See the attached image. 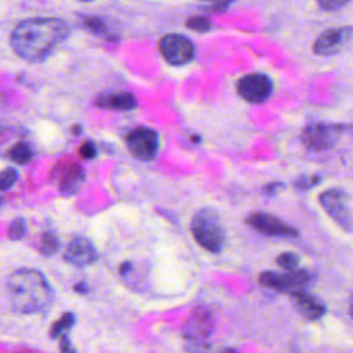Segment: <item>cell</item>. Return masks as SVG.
I'll return each instance as SVG.
<instances>
[{
	"label": "cell",
	"instance_id": "29",
	"mask_svg": "<svg viewBox=\"0 0 353 353\" xmlns=\"http://www.w3.org/2000/svg\"><path fill=\"white\" fill-rule=\"evenodd\" d=\"M59 349H61L62 352H70V350H73V349L70 347V345H69V341H68L66 335H62V338H61V345H59Z\"/></svg>",
	"mask_w": 353,
	"mask_h": 353
},
{
	"label": "cell",
	"instance_id": "25",
	"mask_svg": "<svg viewBox=\"0 0 353 353\" xmlns=\"http://www.w3.org/2000/svg\"><path fill=\"white\" fill-rule=\"evenodd\" d=\"M79 153L83 159L85 160H91L97 156V148L92 142H84L80 148H79Z\"/></svg>",
	"mask_w": 353,
	"mask_h": 353
},
{
	"label": "cell",
	"instance_id": "28",
	"mask_svg": "<svg viewBox=\"0 0 353 353\" xmlns=\"http://www.w3.org/2000/svg\"><path fill=\"white\" fill-rule=\"evenodd\" d=\"M283 188H284V185H283V183L274 182V183H270V185L265 186V192H266L268 194H273L274 192H277L279 189H283Z\"/></svg>",
	"mask_w": 353,
	"mask_h": 353
},
{
	"label": "cell",
	"instance_id": "21",
	"mask_svg": "<svg viewBox=\"0 0 353 353\" xmlns=\"http://www.w3.org/2000/svg\"><path fill=\"white\" fill-rule=\"evenodd\" d=\"M26 232V223L23 221V218H15L12 219V222L10 223L8 228V239L11 240H19L25 236Z\"/></svg>",
	"mask_w": 353,
	"mask_h": 353
},
{
	"label": "cell",
	"instance_id": "18",
	"mask_svg": "<svg viewBox=\"0 0 353 353\" xmlns=\"http://www.w3.org/2000/svg\"><path fill=\"white\" fill-rule=\"evenodd\" d=\"M59 250V239L52 232H44L41 236L40 251L44 255H54Z\"/></svg>",
	"mask_w": 353,
	"mask_h": 353
},
{
	"label": "cell",
	"instance_id": "14",
	"mask_svg": "<svg viewBox=\"0 0 353 353\" xmlns=\"http://www.w3.org/2000/svg\"><path fill=\"white\" fill-rule=\"evenodd\" d=\"M291 301L295 309L307 320H317L325 313L324 303L313 295L302 291L291 292Z\"/></svg>",
	"mask_w": 353,
	"mask_h": 353
},
{
	"label": "cell",
	"instance_id": "12",
	"mask_svg": "<svg viewBox=\"0 0 353 353\" xmlns=\"http://www.w3.org/2000/svg\"><path fill=\"white\" fill-rule=\"evenodd\" d=\"M212 332V317L208 310L197 307L185 321L182 334L183 336L193 343H203L204 339Z\"/></svg>",
	"mask_w": 353,
	"mask_h": 353
},
{
	"label": "cell",
	"instance_id": "26",
	"mask_svg": "<svg viewBox=\"0 0 353 353\" xmlns=\"http://www.w3.org/2000/svg\"><path fill=\"white\" fill-rule=\"evenodd\" d=\"M319 4L324 8H328V10H334V8H339L345 4H347L350 0H317Z\"/></svg>",
	"mask_w": 353,
	"mask_h": 353
},
{
	"label": "cell",
	"instance_id": "32",
	"mask_svg": "<svg viewBox=\"0 0 353 353\" xmlns=\"http://www.w3.org/2000/svg\"><path fill=\"white\" fill-rule=\"evenodd\" d=\"M77 1H83V3H87V1H91V0H77Z\"/></svg>",
	"mask_w": 353,
	"mask_h": 353
},
{
	"label": "cell",
	"instance_id": "8",
	"mask_svg": "<svg viewBox=\"0 0 353 353\" xmlns=\"http://www.w3.org/2000/svg\"><path fill=\"white\" fill-rule=\"evenodd\" d=\"M273 91L272 80L262 73H251L243 76L237 83L239 95L251 103L265 102Z\"/></svg>",
	"mask_w": 353,
	"mask_h": 353
},
{
	"label": "cell",
	"instance_id": "31",
	"mask_svg": "<svg viewBox=\"0 0 353 353\" xmlns=\"http://www.w3.org/2000/svg\"><path fill=\"white\" fill-rule=\"evenodd\" d=\"M130 269H131V265H130V263H123V265L120 266V273H121V274H125Z\"/></svg>",
	"mask_w": 353,
	"mask_h": 353
},
{
	"label": "cell",
	"instance_id": "5",
	"mask_svg": "<svg viewBox=\"0 0 353 353\" xmlns=\"http://www.w3.org/2000/svg\"><path fill=\"white\" fill-rule=\"evenodd\" d=\"M342 131H343V125H339V124L314 123V124H309L302 131L301 139L303 145L312 150H324L336 143Z\"/></svg>",
	"mask_w": 353,
	"mask_h": 353
},
{
	"label": "cell",
	"instance_id": "7",
	"mask_svg": "<svg viewBox=\"0 0 353 353\" xmlns=\"http://www.w3.org/2000/svg\"><path fill=\"white\" fill-rule=\"evenodd\" d=\"M125 142L130 153L143 161L154 159L159 150V134L152 128L138 127L132 130Z\"/></svg>",
	"mask_w": 353,
	"mask_h": 353
},
{
	"label": "cell",
	"instance_id": "9",
	"mask_svg": "<svg viewBox=\"0 0 353 353\" xmlns=\"http://www.w3.org/2000/svg\"><path fill=\"white\" fill-rule=\"evenodd\" d=\"M245 222L252 229L266 236H274V237H296L298 236V230L294 226L266 212H254L247 218Z\"/></svg>",
	"mask_w": 353,
	"mask_h": 353
},
{
	"label": "cell",
	"instance_id": "3",
	"mask_svg": "<svg viewBox=\"0 0 353 353\" xmlns=\"http://www.w3.org/2000/svg\"><path fill=\"white\" fill-rule=\"evenodd\" d=\"M190 230L196 243L204 250L214 254L222 251L225 229L214 208H201L196 211L190 222Z\"/></svg>",
	"mask_w": 353,
	"mask_h": 353
},
{
	"label": "cell",
	"instance_id": "24",
	"mask_svg": "<svg viewBox=\"0 0 353 353\" xmlns=\"http://www.w3.org/2000/svg\"><path fill=\"white\" fill-rule=\"evenodd\" d=\"M186 26L194 32H208L211 29V23L210 21H207L203 17H192L190 19L186 21Z\"/></svg>",
	"mask_w": 353,
	"mask_h": 353
},
{
	"label": "cell",
	"instance_id": "19",
	"mask_svg": "<svg viewBox=\"0 0 353 353\" xmlns=\"http://www.w3.org/2000/svg\"><path fill=\"white\" fill-rule=\"evenodd\" d=\"M74 320H76V319H74V314L70 313V312L62 314L61 319L57 320V321L52 324L51 330H50L51 338H55V336H58L59 334H62V332L68 331L69 328H72V325L74 324Z\"/></svg>",
	"mask_w": 353,
	"mask_h": 353
},
{
	"label": "cell",
	"instance_id": "27",
	"mask_svg": "<svg viewBox=\"0 0 353 353\" xmlns=\"http://www.w3.org/2000/svg\"><path fill=\"white\" fill-rule=\"evenodd\" d=\"M319 176L316 175V176H309V178H306V176H302L295 185L298 186V188H301V189H310V186H313V185H316L317 182H319Z\"/></svg>",
	"mask_w": 353,
	"mask_h": 353
},
{
	"label": "cell",
	"instance_id": "2",
	"mask_svg": "<svg viewBox=\"0 0 353 353\" xmlns=\"http://www.w3.org/2000/svg\"><path fill=\"white\" fill-rule=\"evenodd\" d=\"M7 292L11 306L22 314L46 310L54 299V291L44 274L34 269H18L8 276Z\"/></svg>",
	"mask_w": 353,
	"mask_h": 353
},
{
	"label": "cell",
	"instance_id": "17",
	"mask_svg": "<svg viewBox=\"0 0 353 353\" xmlns=\"http://www.w3.org/2000/svg\"><path fill=\"white\" fill-rule=\"evenodd\" d=\"M8 157L18 164H26L32 160L33 157V152L32 148L25 143V142H18L15 143L10 150H8Z\"/></svg>",
	"mask_w": 353,
	"mask_h": 353
},
{
	"label": "cell",
	"instance_id": "20",
	"mask_svg": "<svg viewBox=\"0 0 353 353\" xmlns=\"http://www.w3.org/2000/svg\"><path fill=\"white\" fill-rule=\"evenodd\" d=\"M83 26L90 30L91 33L94 34H98V36H103L108 33V26L106 23L101 19V18H95V17H85L84 18V22H83Z\"/></svg>",
	"mask_w": 353,
	"mask_h": 353
},
{
	"label": "cell",
	"instance_id": "23",
	"mask_svg": "<svg viewBox=\"0 0 353 353\" xmlns=\"http://www.w3.org/2000/svg\"><path fill=\"white\" fill-rule=\"evenodd\" d=\"M277 263L283 268V269H287V270H291V269H295L298 262H299V256L295 254V252H283L277 256Z\"/></svg>",
	"mask_w": 353,
	"mask_h": 353
},
{
	"label": "cell",
	"instance_id": "13",
	"mask_svg": "<svg viewBox=\"0 0 353 353\" xmlns=\"http://www.w3.org/2000/svg\"><path fill=\"white\" fill-rule=\"evenodd\" d=\"M63 258L72 265L87 266L98 259V252L88 239L79 236L70 240L63 254Z\"/></svg>",
	"mask_w": 353,
	"mask_h": 353
},
{
	"label": "cell",
	"instance_id": "33",
	"mask_svg": "<svg viewBox=\"0 0 353 353\" xmlns=\"http://www.w3.org/2000/svg\"><path fill=\"white\" fill-rule=\"evenodd\" d=\"M1 201H3V200H1V197H0V204H1Z\"/></svg>",
	"mask_w": 353,
	"mask_h": 353
},
{
	"label": "cell",
	"instance_id": "15",
	"mask_svg": "<svg viewBox=\"0 0 353 353\" xmlns=\"http://www.w3.org/2000/svg\"><path fill=\"white\" fill-rule=\"evenodd\" d=\"M95 105L103 109H117V110H131L134 109L138 102L134 94L127 91H119V92H109L103 94L97 98Z\"/></svg>",
	"mask_w": 353,
	"mask_h": 353
},
{
	"label": "cell",
	"instance_id": "1",
	"mask_svg": "<svg viewBox=\"0 0 353 353\" xmlns=\"http://www.w3.org/2000/svg\"><path fill=\"white\" fill-rule=\"evenodd\" d=\"M70 33L61 18H29L19 22L11 36L12 51L28 62L44 61Z\"/></svg>",
	"mask_w": 353,
	"mask_h": 353
},
{
	"label": "cell",
	"instance_id": "10",
	"mask_svg": "<svg viewBox=\"0 0 353 353\" xmlns=\"http://www.w3.org/2000/svg\"><path fill=\"white\" fill-rule=\"evenodd\" d=\"M352 40V28H335L323 32L314 41L313 50L317 55L330 57L341 52Z\"/></svg>",
	"mask_w": 353,
	"mask_h": 353
},
{
	"label": "cell",
	"instance_id": "6",
	"mask_svg": "<svg viewBox=\"0 0 353 353\" xmlns=\"http://www.w3.org/2000/svg\"><path fill=\"white\" fill-rule=\"evenodd\" d=\"M163 58L171 65H185L194 55L193 43L183 34L170 33L161 37L159 44Z\"/></svg>",
	"mask_w": 353,
	"mask_h": 353
},
{
	"label": "cell",
	"instance_id": "16",
	"mask_svg": "<svg viewBox=\"0 0 353 353\" xmlns=\"http://www.w3.org/2000/svg\"><path fill=\"white\" fill-rule=\"evenodd\" d=\"M84 181V170L79 164H70L59 174V190L63 194H73Z\"/></svg>",
	"mask_w": 353,
	"mask_h": 353
},
{
	"label": "cell",
	"instance_id": "4",
	"mask_svg": "<svg viewBox=\"0 0 353 353\" xmlns=\"http://www.w3.org/2000/svg\"><path fill=\"white\" fill-rule=\"evenodd\" d=\"M319 201L325 212L346 232H352V201L347 192L332 188L319 196Z\"/></svg>",
	"mask_w": 353,
	"mask_h": 353
},
{
	"label": "cell",
	"instance_id": "30",
	"mask_svg": "<svg viewBox=\"0 0 353 353\" xmlns=\"http://www.w3.org/2000/svg\"><path fill=\"white\" fill-rule=\"evenodd\" d=\"M204 1H212V3H215L216 6H226V4L232 3V0H204Z\"/></svg>",
	"mask_w": 353,
	"mask_h": 353
},
{
	"label": "cell",
	"instance_id": "11",
	"mask_svg": "<svg viewBox=\"0 0 353 353\" xmlns=\"http://www.w3.org/2000/svg\"><path fill=\"white\" fill-rule=\"evenodd\" d=\"M309 279H310V274L306 270L291 269L287 273L263 272L259 274L258 281L265 288H270L276 291H288L306 284Z\"/></svg>",
	"mask_w": 353,
	"mask_h": 353
},
{
	"label": "cell",
	"instance_id": "22",
	"mask_svg": "<svg viewBox=\"0 0 353 353\" xmlns=\"http://www.w3.org/2000/svg\"><path fill=\"white\" fill-rule=\"evenodd\" d=\"M18 179V171L12 167L6 168L0 172V189L7 190L10 189Z\"/></svg>",
	"mask_w": 353,
	"mask_h": 353
}]
</instances>
